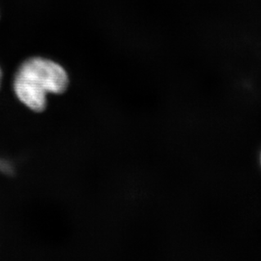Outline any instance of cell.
Segmentation results:
<instances>
[{
  "mask_svg": "<svg viewBox=\"0 0 261 261\" xmlns=\"http://www.w3.org/2000/svg\"><path fill=\"white\" fill-rule=\"evenodd\" d=\"M2 70H1V68H0V87H1V83H2Z\"/></svg>",
  "mask_w": 261,
  "mask_h": 261,
  "instance_id": "2",
  "label": "cell"
},
{
  "mask_svg": "<svg viewBox=\"0 0 261 261\" xmlns=\"http://www.w3.org/2000/svg\"><path fill=\"white\" fill-rule=\"evenodd\" d=\"M69 76L60 64L49 59L32 58L18 69L13 89L19 101L34 113L47 109L48 94L60 95L69 87Z\"/></svg>",
  "mask_w": 261,
  "mask_h": 261,
  "instance_id": "1",
  "label": "cell"
}]
</instances>
